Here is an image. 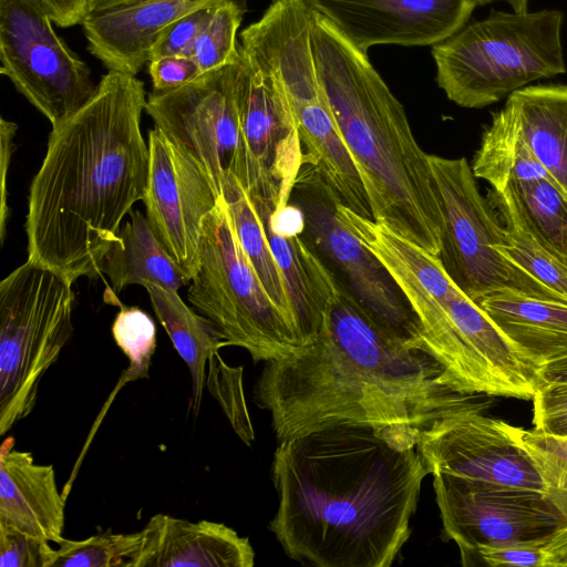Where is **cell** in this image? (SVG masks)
<instances>
[{"label":"cell","mask_w":567,"mask_h":567,"mask_svg":"<svg viewBox=\"0 0 567 567\" xmlns=\"http://www.w3.org/2000/svg\"><path fill=\"white\" fill-rule=\"evenodd\" d=\"M486 396L454 389L434 358L386 333L339 281L316 338L264 362L254 386L278 441L360 423L401 449L443 419L485 411Z\"/></svg>","instance_id":"obj_1"},{"label":"cell","mask_w":567,"mask_h":567,"mask_svg":"<svg viewBox=\"0 0 567 567\" xmlns=\"http://www.w3.org/2000/svg\"><path fill=\"white\" fill-rule=\"evenodd\" d=\"M429 468L373 426L337 423L279 441L271 463L285 553L316 567H390Z\"/></svg>","instance_id":"obj_2"},{"label":"cell","mask_w":567,"mask_h":567,"mask_svg":"<svg viewBox=\"0 0 567 567\" xmlns=\"http://www.w3.org/2000/svg\"><path fill=\"white\" fill-rule=\"evenodd\" d=\"M144 83L109 71L92 99L52 127L28 197V259L74 282L101 276L102 259L146 189L141 130Z\"/></svg>","instance_id":"obj_3"},{"label":"cell","mask_w":567,"mask_h":567,"mask_svg":"<svg viewBox=\"0 0 567 567\" xmlns=\"http://www.w3.org/2000/svg\"><path fill=\"white\" fill-rule=\"evenodd\" d=\"M311 47L319 81L362 179L372 219L437 255L443 215L429 154L405 111L372 66L316 11Z\"/></svg>","instance_id":"obj_4"},{"label":"cell","mask_w":567,"mask_h":567,"mask_svg":"<svg viewBox=\"0 0 567 567\" xmlns=\"http://www.w3.org/2000/svg\"><path fill=\"white\" fill-rule=\"evenodd\" d=\"M338 215L393 277L416 319L419 349L444 368L454 389L533 398L537 371L452 281L436 255L340 203Z\"/></svg>","instance_id":"obj_5"},{"label":"cell","mask_w":567,"mask_h":567,"mask_svg":"<svg viewBox=\"0 0 567 567\" xmlns=\"http://www.w3.org/2000/svg\"><path fill=\"white\" fill-rule=\"evenodd\" d=\"M559 10H492L432 47L436 83L461 107L482 109L566 73Z\"/></svg>","instance_id":"obj_6"},{"label":"cell","mask_w":567,"mask_h":567,"mask_svg":"<svg viewBox=\"0 0 567 567\" xmlns=\"http://www.w3.org/2000/svg\"><path fill=\"white\" fill-rule=\"evenodd\" d=\"M187 298L226 346L245 349L255 362L282 359L305 347L249 264L221 196L204 220Z\"/></svg>","instance_id":"obj_7"},{"label":"cell","mask_w":567,"mask_h":567,"mask_svg":"<svg viewBox=\"0 0 567 567\" xmlns=\"http://www.w3.org/2000/svg\"><path fill=\"white\" fill-rule=\"evenodd\" d=\"M72 284L27 260L0 282V434L35 408L39 385L73 333Z\"/></svg>","instance_id":"obj_8"},{"label":"cell","mask_w":567,"mask_h":567,"mask_svg":"<svg viewBox=\"0 0 567 567\" xmlns=\"http://www.w3.org/2000/svg\"><path fill=\"white\" fill-rule=\"evenodd\" d=\"M427 158L443 215L436 257L452 281L475 302L498 291L567 302L497 250L505 227L481 194L467 159Z\"/></svg>","instance_id":"obj_9"},{"label":"cell","mask_w":567,"mask_h":567,"mask_svg":"<svg viewBox=\"0 0 567 567\" xmlns=\"http://www.w3.org/2000/svg\"><path fill=\"white\" fill-rule=\"evenodd\" d=\"M290 202L301 209L306 234L337 280L386 333L420 350L416 319L403 292L340 219L339 199L310 165L302 164Z\"/></svg>","instance_id":"obj_10"},{"label":"cell","mask_w":567,"mask_h":567,"mask_svg":"<svg viewBox=\"0 0 567 567\" xmlns=\"http://www.w3.org/2000/svg\"><path fill=\"white\" fill-rule=\"evenodd\" d=\"M52 22L41 0H0V72L54 127L86 104L97 85Z\"/></svg>","instance_id":"obj_11"},{"label":"cell","mask_w":567,"mask_h":567,"mask_svg":"<svg viewBox=\"0 0 567 567\" xmlns=\"http://www.w3.org/2000/svg\"><path fill=\"white\" fill-rule=\"evenodd\" d=\"M472 171L489 183L487 199L501 220L523 227L567 266V193L530 152L506 107L493 113Z\"/></svg>","instance_id":"obj_12"},{"label":"cell","mask_w":567,"mask_h":567,"mask_svg":"<svg viewBox=\"0 0 567 567\" xmlns=\"http://www.w3.org/2000/svg\"><path fill=\"white\" fill-rule=\"evenodd\" d=\"M237 62L174 90H153L145 106L155 127L206 171L219 195L231 176L246 189L249 185L235 99Z\"/></svg>","instance_id":"obj_13"},{"label":"cell","mask_w":567,"mask_h":567,"mask_svg":"<svg viewBox=\"0 0 567 567\" xmlns=\"http://www.w3.org/2000/svg\"><path fill=\"white\" fill-rule=\"evenodd\" d=\"M433 486L446 539L463 566L480 546L545 539L567 519L544 493L434 472Z\"/></svg>","instance_id":"obj_14"},{"label":"cell","mask_w":567,"mask_h":567,"mask_svg":"<svg viewBox=\"0 0 567 567\" xmlns=\"http://www.w3.org/2000/svg\"><path fill=\"white\" fill-rule=\"evenodd\" d=\"M235 99L248 165V194L287 205L303 163L297 117L279 78L240 48Z\"/></svg>","instance_id":"obj_15"},{"label":"cell","mask_w":567,"mask_h":567,"mask_svg":"<svg viewBox=\"0 0 567 567\" xmlns=\"http://www.w3.org/2000/svg\"><path fill=\"white\" fill-rule=\"evenodd\" d=\"M148 173L143 203L154 235L190 278L204 220L220 195L206 171L157 127L148 131Z\"/></svg>","instance_id":"obj_16"},{"label":"cell","mask_w":567,"mask_h":567,"mask_svg":"<svg viewBox=\"0 0 567 567\" xmlns=\"http://www.w3.org/2000/svg\"><path fill=\"white\" fill-rule=\"evenodd\" d=\"M484 411L436 422L417 442L430 474L449 475L546 493L540 473L519 443L515 426Z\"/></svg>","instance_id":"obj_17"},{"label":"cell","mask_w":567,"mask_h":567,"mask_svg":"<svg viewBox=\"0 0 567 567\" xmlns=\"http://www.w3.org/2000/svg\"><path fill=\"white\" fill-rule=\"evenodd\" d=\"M358 50L435 45L465 27L476 0H309Z\"/></svg>","instance_id":"obj_18"},{"label":"cell","mask_w":567,"mask_h":567,"mask_svg":"<svg viewBox=\"0 0 567 567\" xmlns=\"http://www.w3.org/2000/svg\"><path fill=\"white\" fill-rule=\"evenodd\" d=\"M250 198L284 276L297 329L306 347L322 327L338 280L307 236L305 217L297 205L289 202L275 207L268 199Z\"/></svg>","instance_id":"obj_19"},{"label":"cell","mask_w":567,"mask_h":567,"mask_svg":"<svg viewBox=\"0 0 567 567\" xmlns=\"http://www.w3.org/2000/svg\"><path fill=\"white\" fill-rule=\"evenodd\" d=\"M141 532V544L125 567H252L247 537L225 525L190 522L158 513Z\"/></svg>","instance_id":"obj_20"},{"label":"cell","mask_w":567,"mask_h":567,"mask_svg":"<svg viewBox=\"0 0 567 567\" xmlns=\"http://www.w3.org/2000/svg\"><path fill=\"white\" fill-rule=\"evenodd\" d=\"M226 0H145L90 13L82 22L87 51L109 71L136 75L161 32L182 17Z\"/></svg>","instance_id":"obj_21"},{"label":"cell","mask_w":567,"mask_h":567,"mask_svg":"<svg viewBox=\"0 0 567 567\" xmlns=\"http://www.w3.org/2000/svg\"><path fill=\"white\" fill-rule=\"evenodd\" d=\"M64 524L65 496L53 465L16 450L14 439L8 436L0 447V526L58 544Z\"/></svg>","instance_id":"obj_22"},{"label":"cell","mask_w":567,"mask_h":567,"mask_svg":"<svg viewBox=\"0 0 567 567\" xmlns=\"http://www.w3.org/2000/svg\"><path fill=\"white\" fill-rule=\"evenodd\" d=\"M476 303L536 371L567 355V302L498 291Z\"/></svg>","instance_id":"obj_23"},{"label":"cell","mask_w":567,"mask_h":567,"mask_svg":"<svg viewBox=\"0 0 567 567\" xmlns=\"http://www.w3.org/2000/svg\"><path fill=\"white\" fill-rule=\"evenodd\" d=\"M504 107L530 152L567 193V84L525 86Z\"/></svg>","instance_id":"obj_24"},{"label":"cell","mask_w":567,"mask_h":567,"mask_svg":"<svg viewBox=\"0 0 567 567\" xmlns=\"http://www.w3.org/2000/svg\"><path fill=\"white\" fill-rule=\"evenodd\" d=\"M127 220L106 250L101 266L113 291L120 292L130 285L154 284L176 290L188 285L192 278L169 257L151 229L146 216L140 210L130 212Z\"/></svg>","instance_id":"obj_25"},{"label":"cell","mask_w":567,"mask_h":567,"mask_svg":"<svg viewBox=\"0 0 567 567\" xmlns=\"http://www.w3.org/2000/svg\"><path fill=\"white\" fill-rule=\"evenodd\" d=\"M153 310L167 332L175 350L189 369L192 378L190 408L199 412L206 386L209 358L226 343L214 324L186 306L176 290L146 284Z\"/></svg>","instance_id":"obj_26"},{"label":"cell","mask_w":567,"mask_h":567,"mask_svg":"<svg viewBox=\"0 0 567 567\" xmlns=\"http://www.w3.org/2000/svg\"><path fill=\"white\" fill-rule=\"evenodd\" d=\"M220 196L227 205L238 241L265 291L300 337L284 276L249 194L240 182L231 176L225 183Z\"/></svg>","instance_id":"obj_27"},{"label":"cell","mask_w":567,"mask_h":567,"mask_svg":"<svg viewBox=\"0 0 567 567\" xmlns=\"http://www.w3.org/2000/svg\"><path fill=\"white\" fill-rule=\"evenodd\" d=\"M247 0H226L219 3L200 34L194 41L188 55L200 73L225 68L240 58L237 31L246 12Z\"/></svg>","instance_id":"obj_28"},{"label":"cell","mask_w":567,"mask_h":567,"mask_svg":"<svg viewBox=\"0 0 567 567\" xmlns=\"http://www.w3.org/2000/svg\"><path fill=\"white\" fill-rule=\"evenodd\" d=\"M141 544V532H100L82 540L58 543L52 567H125Z\"/></svg>","instance_id":"obj_29"},{"label":"cell","mask_w":567,"mask_h":567,"mask_svg":"<svg viewBox=\"0 0 567 567\" xmlns=\"http://www.w3.org/2000/svg\"><path fill=\"white\" fill-rule=\"evenodd\" d=\"M502 223L505 239L503 245L497 246V250L567 301V266L542 247L523 227L508 220Z\"/></svg>","instance_id":"obj_30"},{"label":"cell","mask_w":567,"mask_h":567,"mask_svg":"<svg viewBox=\"0 0 567 567\" xmlns=\"http://www.w3.org/2000/svg\"><path fill=\"white\" fill-rule=\"evenodd\" d=\"M112 336L130 362L122 383L147 379L156 349V327L150 315L140 308L121 305L112 324Z\"/></svg>","instance_id":"obj_31"},{"label":"cell","mask_w":567,"mask_h":567,"mask_svg":"<svg viewBox=\"0 0 567 567\" xmlns=\"http://www.w3.org/2000/svg\"><path fill=\"white\" fill-rule=\"evenodd\" d=\"M515 433L543 477L545 495L567 519V439L517 426Z\"/></svg>","instance_id":"obj_32"},{"label":"cell","mask_w":567,"mask_h":567,"mask_svg":"<svg viewBox=\"0 0 567 567\" xmlns=\"http://www.w3.org/2000/svg\"><path fill=\"white\" fill-rule=\"evenodd\" d=\"M241 371V367L227 365L217 351L208 360L206 388L219 402L236 433L246 444H250L254 431L246 410Z\"/></svg>","instance_id":"obj_33"},{"label":"cell","mask_w":567,"mask_h":567,"mask_svg":"<svg viewBox=\"0 0 567 567\" xmlns=\"http://www.w3.org/2000/svg\"><path fill=\"white\" fill-rule=\"evenodd\" d=\"M51 542L0 526V567H52Z\"/></svg>","instance_id":"obj_34"},{"label":"cell","mask_w":567,"mask_h":567,"mask_svg":"<svg viewBox=\"0 0 567 567\" xmlns=\"http://www.w3.org/2000/svg\"><path fill=\"white\" fill-rule=\"evenodd\" d=\"M216 6L193 11L164 29L150 50L148 61L166 55H188L204 28L210 21Z\"/></svg>","instance_id":"obj_35"},{"label":"cell","mask_w":567,"mask_h":567,"mask_svg":"<svg viewBox=\"0 0 567 567\" xmlns=\"http://www.w3.org/2000/svg\"><path fill=\"white\" fill-rule=\"evenodd\" d=\"M532 400L534 430L567 439V382L539 383Z\"/></svg>","instance_id":"obj_36"},{"label":"cell","mask_w":567,"mask_h":567,"mask_svg":"<svg viewBox=\"0 0 567 567\" xmlns=\"http://www.w3.org/2000/svg\"><path fill=\"white\" fill-rule=\"evenodd\" d=\"M543 542H516L495 546H480L474 555L473 565L511 567H543Z\"/></svg>","instance_id":"obj_37"},{"label":"cell","mask_w":567,"mask_h":567,"mask_svg":"<svg viewBox=\"0 0 567 567\" xmlns=\"http://www.w3.org/2000/svg\"><path fill=\"white\" fill-rule=\"evenodd\" d=\"M153 90L169 91L181 87L199 74L197 63L186 55H166L147 62Z\"/></svg>","instance_id":"obj_38"},{"label":"cell","mask_w":567,"mask_h":567,"mask_svg":"<svg viewBox=\"0 0 567 567\" xmlns=\"http://www.w3.org/2000/svg\"><path fill=\"white\" fill-rule=\"evenodd\" d=\"M18 130L14 122L7 121L1 117L0 120V176H1V203H0V239L1 244L4 241L7 221L9 220V204L7 190V176L10 166L11 156L14 150L13 137Z\"/></svg>","instance_id":"obj_39"},{"label":"cell","mask_w":567,"mask_h":567,"mask_svg":"<svg viewBox=\"0 0 567 567\" xmlns=\"http://www.w3.org/2000/svg\"><path fill=\"white\" fill-rule=\"evenodd\" d=\"M53 22L62 28L82 24L87 14V0H41Z\"/></svg>","instance_id":"obj_40"},{"label":"cell","mask_w":567,"mask_h":567,"mask_svg":"<svg viewBox=\"0 0 567 567\" xmlns=\"http://www.w3.org/2000/svg\"><path fill=\"white\" fill-rule=\"evenodd\" d=\"M543 567H567V523L543 542Z\"/></svg>","instance_id":"obj_41"},{"label":"cell","mask_w":567,"mask_h":567,"mask_svg":"<svg viewBox=\"0 0 567 567\" xmlns=\"http://www.w3.org/2000/svg\"><path fill=\"white\" fill-rule=\"evenodd\" d=\"M537 379L538 384L548 382H567V355L540 367L537 371Z\"/></svg>","instance_id":"obj_42"},{"label":"cell","mask_w":567,"mask_h":567,"mask_svg":"<svg viewBox=\"0 0 567 567\" xmlns=\"http://www.w3.org/2000/svg\"><path fill=\"white\" fill-rule=\"evenodd\" d=\"M142 1L145 0H87V14L114 10Z\"/></svg>","instance_id":"obj_43"},{"label":"cell","mask_w":567,"mask_h":567,"mask_svg":"<svg viewBox=\"0 0 567 567\" xmlns=\"http://www.w3.org/2000/svg\"><path fill=\"white\" fill-rule=\"evenodd\" d=\"M478 6H485L497 1H504L508 3V6L516 12H526L528 11V1L529 0H476Z\"/></svg>","instance_id":"obj_44"}]
</instances>
